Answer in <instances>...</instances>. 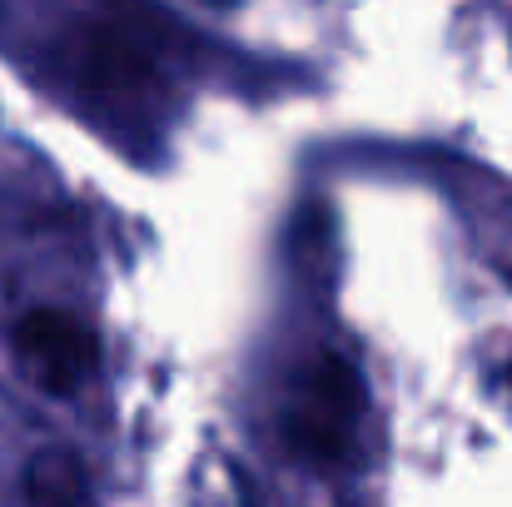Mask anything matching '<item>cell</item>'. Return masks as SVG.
I'll return each mask as SVG.
<instances>
[{"instance_id":"6da1fadb","label":"cell","mask_w":512,"mask_h":507,"mask_svg":"<svg viewBox=\"0 0 512 507\" xmlns=\"http://www.w3.org/2000/svg\"><path fill=\"white\" fill-rule=\"evenodd\" d=\"M358 413H363L358 368L348 358H339V353H324L304 373L299 403L289 413V443L304 458H314V463H339V458H348V448H353Z\"/></svg>"},{"instance_id":"3957f363","label":"cell","mask_w":512,"mask_h":507,"mask_svg":"<svg viewBox=\"0 0 512 507\" xmlns=\"http://www.w3.org/2000/svg\"><path fill=\"white\" fill-rule=\"evenodd\" d=\"M90 80L105 90V95H120V90H145L150 85V60L120 40V30H105L95 45H90Z\"/></svg>"},{"instance_id":"7a4b0ae2","label":"cell","mask_w":512,"mask_h":507,"mask_svg":"<svg viewBox=\"0 0 512 507\" xmlns=\"http://www.w3.org/2000/svg\"><path fill=\"white\" fill-rule=\"evenodd\" d=\"M15 348L45 393H75L100 363L95 334L65 309H30L15 324Z\"/></svg>"},{"instance_id":"277c9868","label":"cell","mask_w":512,"mask_h":507,"mask_svg":"<svg viewBox=\"0 0 512 507\" xmlns=\"http://www.w3.org/2000/svg\"><path fill=\"white\" fill-rule=\"evenodd\" d=\"M25 498L30 507H80L85 498V473L70 453L50 448L25 468Z\"/></svg>"}]
</instances>
